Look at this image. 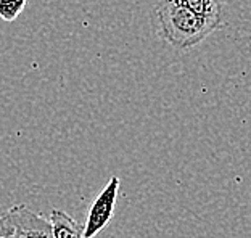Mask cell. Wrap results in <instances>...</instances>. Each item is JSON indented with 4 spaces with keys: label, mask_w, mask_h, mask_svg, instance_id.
Wrapping results in <instances>:
<instances>
[{
    "label": "cell",
    "mask_w": 251,
    "mask_h": 238,
    "mask_svg": "<svg viewBox=\"0 0 251 238\" xmlns=\"http://www.w3.org/2000/svg\"><path fill=\"white\" fill-rule=\"evenodd\" d=\"M8 213L13 220V234L10 238H55L50 220L26 205L11 206Z\"/></svg>",
    "instance_id": "cell-3"
},
{
    "label": "cell",
    "mask_w": 251,
    "mask_h": 238,
    "mask_svg": "<svg viewBox=\"0 0 251 238\" xmlns=\"http://www.w3.org/2000/svg\"><path fill=\"white\" fill-rule=\"evenodd\" d=\"M27 0H0V18L3 21H15L25 10Z\"/></svg>",
    "instance_id": "cell-6"
},
{
    "label": "cell",
    "mask_w": 251,
    "mask_h": 238,
    "mask_svg": "<svg viewBox=\"0 0 251 238\" xmlns=\"http://www.w3.org/2000/svg\"><path fill=\"white\" fill-rule=\"evenodd\" d=\"M49 220L55 238H84V225L61 209H52Z\"/></svg>",
    "instance_id": "cell-4"
},
{
    "label": "cell",
    "mask_w": 251,
    "mask_h": 238,
    "mask_svg": "<svg viewBox=\"0 0 251 238\" xmlns=\"http://www.w3.org/2000/svg\"><path fill=\"white\" fill-rule=\"evenodd\" d=\"M119 185H121V180L116 175H113L105 185V189L100 191V195L95 198L89 209L87 217H85L84 238H94L110 224V220L115 216Z\"/></svg>",
    "instance_id": "cell-2"
},
{
    "label": "cell",
    "mask_w": 251,
    "mask_h": 238,
    "mask_svg": "<svg viewBox=\"0 0 251 238\" xmlns=\"http://www.w3.org/2000/svg\"><path fill=\"white\" fill-rule=\"evenodd\" d=\"M155 15L161 39L179 50L197 47L211 34L224 26L222 18L198 15L169 0H159Z\"/></svg>",
    "instance_id": "cell-1"
},
{
    "label": "cell",
    "mask_w": 251,
    "mask_h": 238,
    "mask_svg": "<svg viewBox=\"0 0 251 238\" xmlns=\"http://www.w3.org/2000/svg\"><path fill=\"white\" fill-rule=\"evenodd\" d=\"M209 18H222V0H169Z\"/></svg>",
    "instance_id": "cell-5"
}]
</instances>
